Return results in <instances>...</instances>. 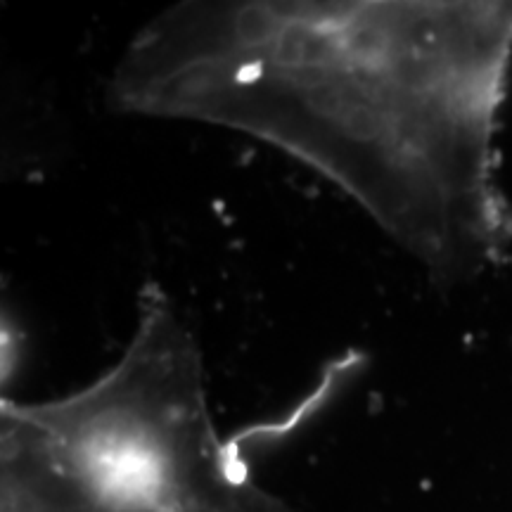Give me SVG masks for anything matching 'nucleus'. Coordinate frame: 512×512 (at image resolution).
<instances>
[{
  "instance_id": "2",
  "label": "nucleus",
  "mask_w": 512,
  "mask_h": 512,
  "mask_svg": "<svg viewBox=\"0 0 512 512\" xmlns=\"http://www.w3.org/2000/svg\"><path fill=\"white\" fill-rule=\"evenodd\" d=\"M211 420L202 351L157 285L98 380L0 403V512H292Z\"/></svg>"
},
{
  "instance_id": "1",
  "label": "nucleus",
  "mask_w": 512,
  "mask_h": 512,
  "mask_svg": "<svg viewBox=\"0 0 512 512\" xmlns=\"http://www.w3.org/2000/svg\"><path fill=\"white\" fill-rule=\"evenodd\" d=\"M510 60L503 0H188L133 36L110 95L297 157L458 285L512 242L494 176Z\"/></svg>"
}]
</instances>
